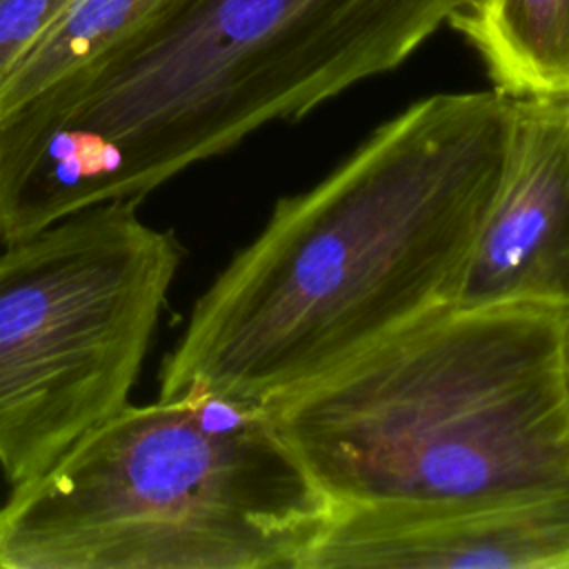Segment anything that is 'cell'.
Listing matches in <instances>:
<instances>
[{
	"instance_id": "obj_10",
	"label": "cell",
	"mask_w": 569,
	"mask_h": 569,
	"mask_svg": "<svg viewBox=\"0 0 569 569\" xmlns=\"http://www.w3.org/2000/svg\"><path fill=\"white\" fill-rule=\"evenodd\" d=\"M71 0H0V80L44 36Z\"/></svg>"
},
{
	"instance_id": "obj_8",
	"label": "cell",
	"mask_w": 569,
	"mask_h": 569,
	"mask_svg": "<svg viewBox=\"0 0 569 569\" xmlns=\"http://www.w3.org/2000/svg\"><path fill=\"white\" fill-rule=\"evenodd\" d=\"M187 0H71L0 80V118L158 31Z\"/></svg>"
},
{
	"instance_id": "obj_3",
	"label": "cell",
	"mask_w": 569,
	"mask_h": 569,
	"mask_svg": "<svg viewBox=\"0 0 569 569\" xmlns=\"http://www.w3.org/2000/svg\"><path fill=\"white\" fill-rule=\"evenodd\" d=\"M565 316L447 307L267 409L333 507L569 487Z\"/></svg>"
},
{
	"instance_id": "obj_5",
	"label": "cell",
	"mask_w": 569,
	"mask_h": 569,
	"mask_svg": "<svg viewBox=\"0 0 569 569\" xmlns=\"http://www.w3.org/2000/svg\"><path fill=\"white\" fill-rule=\"evenodd\" d=\"M140 202L73 211L0 251V471H49L129 405L182 247Z\"/></svg>"
},
{
	"instance_id": "obj_4",
	"label": "cell",
	"mask_w": 569,
	"mask_h": 569,
	"mask_svg": "<svg viewBox=\"0 0 569 569\" xmlns=\"http://www.w3.org/2000/svg\"><path fill=\"white\" fill-rule=\"evenodd\" d=\"M333 505L264 405H124L0 507V569H302Z\"/></svg>"
},
{
	"instance_id": "obj_7",
	"label": "cell",
	"mask_w": 569,
	"mask_h": 569,
	"mask_svg": "<svg viewBox=\"0 0 569 569\" xmlns=\"http://www.w3.org/2000/svg\"><path fill=\"white\" fill-rule=\"evenodd\" d=\"M511 149L453 307L569 309V98H513Z\"/></svg>"
},
{
	"instance_id": "obj_6",
	"label": "cell",
	"mask_w": 569,
	"mask_h": 569,
	"mask_svg": "<svg viewBox=\"0 0 569 569\" xmlns=\"http://www.w3.org/2000/svg\"><path fill=\"white\" fill-rule=\"evenodd\" d=\"M569 569V487L333 507L302 569Z\"/></svg>"
},
{
	"instance_id": "obj_1",
	"label": "cell",
	"mask_w": 569,
	"mask_h": 569,
	"mask_svg": "<svg viewBox=\"0 0 569 569\" xmlns=\"http://www.w3.org/2000/svg\"><path fill=\"white\" fill-rule=\"evenodd\" d=\"M513 98L436 93L380 124L198 296L158 398L271 405L453 307L511 149Z\"/></svg>"
},
{
	"instance_id": "obj_9",
	"label": "cell",
	"mask_w": 569,
	"mask_h": 569,
	"mask_svg": "<svg viewBox=\"0 0 569 569\" xmlns=\"http://www.w3.org/2000/svg\"><path fill=\"white\" fill-rule=\"evenodd\" d=\"M509 98H569V0H467L447 22Z\"/></svg>"
},
{
	"instance_id": "obj_11",
	"label": "cell",
	"mask_w": 569,
	"mask_h": 569,
	"mask_svg": "<svg viewBox=\"0 0 569 569\" xmlns=\"http://www.w3.org/2000/svg\"><path fill=\"white\" fill-rule=\"evenodd\" d=\"M560 360H562V380H565V391H567V400H569V309H567V316H565V325H562Z\"/></svg>"
},
{
	"instance_id": "obj_2",
	"label": "cell",
	"mask_w": 569,
	"mask_h": 569,
	"mask_svg": "<svg viewBox=\"0 0 569 569\" xmlns=\"http://www.w3.org/2000/svg\"><path fill=\"white\" fill-rule=\"evenodd\" d=\"M467 0H187L147 40L0 120L44 220L140 202L278 120L400 67Z\"/></svg>"
}]
</instances>
